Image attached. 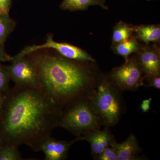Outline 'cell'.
<instances>
[{"label":"cell","instance_id":"1","mask_svg":"<svg viewBox=\"0 0 160 160\" xmlns=\"http://www.w3.org/2000/svg\"><path fill=\"white\" fill-rule=\"evenodd\" d=\"M62 111L42 88L15 85L7 92L0 116L2 142L18 147L26 145L37 152L57 127Z\"/></svg>","mask_w":160,"mask_h":160},{"label":"cell","instance_id":"2","mask_svg":"<svg viewBox=\"0 0 160 160\" xmlns=\"http://www.w3.org/2000/svg\"><path fill=\"white\" fill-rule=\"evenodd\" d=\"M30 59L37 70L42 89L62 110L88 96L102 74L95 62L53 55L36 56Z\"/></svg>","mask_w":160,"mask_h":160},{"label":"cell","instance_id":"3","mask_svg":"<svg viewBox=\"0 0 160 160\" xmlns=\"http://www.w3.org/2000/svg\"><path fill=\"white\" fill-rule=\"evenodd\" d=\"M122 92L102 74L97 86L87 96L92 108L106 127L117 124L126 112Z\"/></svg>","mask_w":160,"mask_h":160},{"label":"cell","instance_id":"4","mask_svg":"<svg viewBox=\"0 0 160 160\" xmlns=\"http://www.w3.org/2000/svg\"><path fill=\"white\" fill-rule=\"evenodd\" d=\"M103 126L92 108L87 97L62 109L57 124V127L66 129L78 138L89 132L99 130Z\"/></svg>","mask_w":160,"mask_h":160},{"label":"cell","instance_id":"5","mask_svg":"<svg viewBox=\"0 0 160 160\" xmlns=\"http://www.w3.org/2000/svg\"><path fill=\"white\" fill-rule=\"evenodd\" d=\"M107 76L121 91H132L144 86L146 74L132 55L122 65L112 69Z\"/></svg>","mask_w":160,"mask_h":160},{"label":"cell","instance_id":"6","mask_svg":"<svg viewBox=\"0 0 160 160\" xmlns=\"http://www.w3.org/2000/svg\"><path fill=\"white\" fill-rule=\"evenodd\" d=\"M11 62V65L6 68L16 86L42 88L37 70L31 59L26 56Z\"/></svg>","mask_w":160,"mask_h":160},{"label":"cell","instance_id":"7","mask_svg":"<svg viewBox=\"0 0 160 160\" xmlns=\"http://www.w3.org/2000/svg\"><path fill=\"white\" fill-rule=\"evenodd\" d=\"M46 48L55 49L60 55L70 59L96 62V60L85 50L68 43L55 42L51 34L48 36L44 44L26 47L15 56L12 57V61L26 57L27 55L39 49Z\"/></svg>","mask_w":160,"mask_h":160},{"label":"cell","instance_id":"8","mask_svg":"<svg viewBox=\"0 0 160 160\" xmlns=\"http://www.w3.org/2000/svg\"><path fill=\"white\" fill-rule=\"evenodd\" d=\"M133 56L146 76L160 75V50L158 44H141Z\"/></svg>","mask_w":160,"mask_h":160},{"label":"cell","instance_id":"9","mask_svg":"<svg viewBox=\"0 0 160 160\" xmlns=\"http://www.w3.org/2000/svg\"><path fill=\"white\" fill-rule=\"evenodd\" d=\"M76 142V139L69 142L57 140L50 136L40 143L37 152H43L45 160H66L72 145Z\"/></svg>","mask_w":160,"mask_h":160},{"label":"cell","instance_id":"10","mask_svg":"<svg viewBox=\"0 0 160 160\" xmlns=\"http://www.w3.org/2000/svg\"><path fill=\"white\" fill-rule=\"evenodd\" d=\"M76 141H87L90 144L91 154L93 157L97 156L105 149L110 147V145L116 141L115 138L108 127L103 130L101 129L87 132L76 139Z\"/></svg>","mask_w":160,"mask_h":160},{"label":"cell","instance_id":"11","mask_svg":"<svg viewBox=\"0 0 160 160\" xmlns=\"http://www.w3.org/2000/svg\"><path fill=\"white\" fill-rule=\"evenodd\" d=\"M110 146L116 152L118 160H137L139 158L138 154L142 152L137 138L133 133L129 135L122 142L118 143L115 141Z\"/></svg>","mask_w":160,"mask_h":160},{"label":"cell","instance_id":"12","mask_svg":"<svg viewBox=\"0 0 160 160\" xmlns=\"http://www.w3.org/2000/svg\"><path fill=\"white\" fill-rule=\"evenodd\" d=\"M134 36L144 44H158L160 41V25H141L133 26Z\"/></svg>","mask_w":160,"mask_h":160},{"label":"cell","instance_id":"13","mask_svg":"<svg viewBox=\"0 0 160 160\" xmlns=\"http://www.w3.org/2000/svg\"><path fill=\"white\" fill-rule=\"evenodd\" d=\"M141 44L133 36L129 39L112 45L111 48L115 54L124 58L125 62L131 54L136 53L139 49Z\"/></svg>","mask_w":160,"mask_h":160},{"label":"cell","instance_id":"14","mask_svg":"<svg viewBox=\"0 0 160 160\" xmlns=\"http://www.w3.org/2000/svg\"><path fill=\"white\" fill-rule=\"evenodd\" d=\"M92 6H98L109 9L105 5V0H63L60 7L63 10L74 11L86 10Z\"/></svg>","mask_w":160,"mask_h":160},{"label":"cell","instance_id":"15","mask_svg":"<svg viewBox=\"0 0 160 160\" xmlns=\"http://www.w3.org/2000/svg\"><path fill=\"white\" fill-rule=\"evenodd\" d=\"M133 36V26L120 21L113 28L112 38V45L129 39Z\"/></svg>","mask_w":160,"mask_h":160},{"label":"cell","instance_id":"16","mask_svg":"<svg viewBox=\"0 0 160 160\" xmlns=\"http://www.w3.org/2000/svg\"><path fill=\"white\" fill-rule=\"evenodd\" d=\"M15 26V22L9 16V13L0 11V44L2 45Z\"/></svg>","mask_w":160,"mask_h":160},{"label":"cell","instance_id":"17","mask_svg":"<svg viewBox=\"0 0 160 160\" xmlns=\"http://www.w3.org/2000/svg\"><path fill=\"white\" fill-rule=\"evenodd\" d=\"M21 160L22 158L18 147L6 144L0 146V160Z\"/></svg>","mask_w":160,"mask_h":160},{"label":"cell","instance_id":"18","mask_svg":"<svg viewBox=\"0 0 160 160\" xmlns=\"http://www.w3.org/2000/svg\"><path fill=\"white\" fill-rule=\"evenodd\" d=\"M11 80L6 68L0 66V92H8L9 81Z\"/></svg>","mask_w":160,"mask_h":160},{"label":"cell","instance_id":"19","mask_svg":"<svg viewBox=\"0 0 160 160\" xmlns=\"http://www.w3.org/2000/svg\"><path fill=\"white\" fill-rule=\"evenodd\" d=\"M94 158L98 160H118V155L114 149L110 146Z\"/></svg>","mask_w":160,"mask_h":160},{"label":"cell","instance_id":"20","mask_svg":"<svg viewBox=\"0 0 160 160\" xmlns=\"http://www.w3.org/2000/svg\"><path fill=\"white\" fill-rule=\"evenodd\" d=\"M146 81L147 87H152L156 89H160V75L146 76L144 79Z\"/></svg>","mask_w":160,"mask_h":160},{"label":"cell","instance_id":"21","mask_svg":"<svg viewBox=\"0 0 160 160\" xmlns=\"http://www.w3.org/2000/svg\"><path fill=\"white\" fill-rule=\"evenodd\" d=\"M11 4L12 0H0V11L9 13Z\"/></svg>","mask_w":160,"mask_h":160},{"label":"cell","instance_id":"22","mask_svg":"<svg viewBox=\"0 0 160 160\" xmlns=\"http://www.w3.org/2000/svg\"><path fill=\"white\" fill-rule=\"evenodd\" d=\"M152 102L151 98L143 100L140 106L141 111L143 113L148 112L150 109V104Z\"/></svg>","mask_w":160,"mask_h":160},{"label":"cell","instance_id":"23","mask_svg":"<svg viewBox=\"0 0 160 160\" xmlns=\"http://www.w3.org/2000/svg\"><path fill=\"white\" fill-rule=\"evenodd\" d=\"M12 60V57L9 56V55L6 53L2 47V45L0 44V62L5 61L11 62Z\"/></svg>","mask_w":160,"mask_h":160},{"label":"cell","instance_id":"24","mask_svg":"<svg viewBox=\"0 0 160 160\" xmlns=\"http://www.w3.org/2000/svg\"><path fill=\"white\" fill-rule=\"evenodd\" d=\"M6 95L3 92H0V116L2 112L5 102H6Z\"/></svg>","mask_w":160,"mask_h":160},{"label":"cell","instance_id":"25","mask_svg":"<svg viewBox=\"0 0 160 160\" xmlns=\"http://www.w3.org/2000/svg\"><path fill=\"white\" fill-rule=\"evenodd\" d=\"M2 145V141H1V136H0V146Z\"/></svg>","mask_w":160,"mask_h":160}]
</instances>
